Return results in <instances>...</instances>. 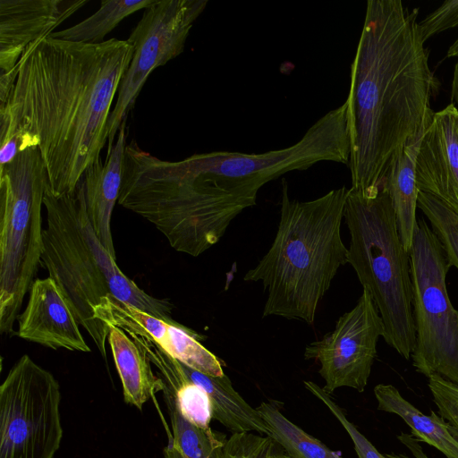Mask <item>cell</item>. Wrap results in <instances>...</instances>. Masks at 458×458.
<instances>
[{"label": "cell", "instance_id": "obj_1", "mask_svg": "<svg viewBox=\"0 0 458 458\" xmlns=\"http://www.w3.org/2000/svg\"><path fill=\"white\" fill-rule=\"evenodd\" d=\"M133 52L127 40L89 44L47 35L19 61L0 105V145L12 152L38 147L55 196L74 192L101 161L110 109Z\"/></svg>", "mask_w": 458, "mask_h": 458}, {"label": "cell", "instance_id": "obj_2", "mask_svg": "<svg viewBox=\"0 0 458 458\" xmlns=\"http://www.w3.org/2000/svg\"><path fill=\"white\" fill-rule=\"evenodd\" d=\"M419 9L369 0L351 65L348 103L352 187L377 191L396 155L422 133L438 82L418 31Z\"/></svg>", "mask_w": 458, "mask_h": 458}, {"label": "cell", "instance_id": "obj_3", "mask_svg": "<svg viewBox=\"0 0 458 458\" xmlns=\"http://www.w3.org/2000/svg\"><path fill=\"white\" fill-rule=\"evenodd\" d=\"M262 186L162 160L131 140L124 150L118 204L150 222L173 249L193 257L217 243L231 222L256 204Z\"/></svg>", "mask_w": 458, "mask_h": 458}, {"label": "cell", "instance_id": "obj_4", "mask_svg": "<svg viewBox=\"0 0 458 458\" xmlns=\"http://www.w3.org/2000/svg\"><path fill=\"white\" fill-rule=\"evenodd\" d=\"M349 189L343 186L309 201L292 199L282 180L280 219L268 251L243 276L267 293L262 317L276 316L313 325L318 304L348 249L341 224Z\"/></svg>", "mask_w": 458, "mask_h": 458}, {"label": "cell", "instance_id": "obj_5", "mask_svg": "<svg viewBox=\"0 0 458 458\" xmlns=\"http://www.w3.org/2000/svg\"><path fill=\"white\" fill-rule=\"evenodd\" d=\"M47 225L43 229L41 267L60 288L78 323L106 359L109 326L95 318L93 308L106 296L171 324L173 304L153 297L127 277L97 236L89 221L80 181L74 192L44 197Z\"/></svg>", "mask_w": 458, "mask_h": 458}, {"label": "cell", "instance_id": "obj_6", "mask_svg": "<svg viewBox=\"0 0 458 458\" xmlns=\"http://www.w3.org/2000/svg\"><path fill=\"white\" fill-rule=\"evenodd\" d=\"M344 218L351 236L347 263L382 318L384 340L409 360L416 344L411 260L386 187L372 192L349 189Z\"/></svg>", "mask_w": 458, "mask_h": 458}, {"label": "cell", "instance_id": "obj_7", "mask_svg": "<svg viewBox=\"0 0 458 458\" xmlns=\"http://www.w3.org/2000/svg\"><path fill=\"white\" fill-rule=\"evenodd\" d=\"M49 187L38 147L20 152L0 169V332L13 326L43 251L42 207Z\"/></svg>", "mask_w": 458, "mask_h": 458}, {"label": "cell", "instance_id": "obj_8", "mask_svg": "<svg viewBox=\"0 0 458 458\" xmlns=\"http://www.w3.org/2000/svg\"><path fill=\"white\" fill-rule=\"evenodd\" d=\"M409 255L416 332L412 365L427 377L438 374L458 385V310L445 283L450 266L424 219L417 221Z\"/></svg>", "mask_w": 458, "mask_h": 458}, {"label": "cell", "instance_id": "obj_9", "mask_svg": "<svg viewBox=\"0 0 458 458\" xmlns=\"http://www.w3.org/2000/svg\"><path fill=\"white\" fill-rule=\"evenodd\" d=\"M57 379L29 355L0 386V458H54L62 438Z\"/></svg>", "mask_w": 458, "mask_h": 458}, {"label": "cell", "instance_id": "obj_10", "mask_svg": "<svg viewBox=\"0 0 458 458\" xmlns=\"http://www.w3.org/2000/svg\"><path fill=\"white\" fill-rule=\"evenodd\" d=\"M351 154L348 103L329 111L293 146L260 154L216 151L184 159L193 170L264 185L285 173L306 170L316 163L349 164Z\"/></svg>", "mask_w": 458, "mask_h": 458}, {"label": "cell", "instance_id": "obj_11", "mask_svg": "<svg viewBox=\"0 0 458 458\" xmlns=\"http://www.w3.org/2000/svg\"><path fill=\"white\" fill-rule=\"evenodd\" d=\"M208 0H155L127 41L134 52L108 119V150L150 73L181 55L190 30Z\"/></svg>", "mask_w": 458, "mask_h": 458}, {"label": "cell", "instance_id": "obj_12", "mask_svg": "<svg viewBox=\"0 0 458 458\" xmlns=\"http://www.w3.org/2000/svg\"><path fill=\"white\" fill-rule=\"evenodd\" d=\"M382 318L363 288L356 305L341 316L333 331L308 344L305 360L319 362L318 373L332 394L340 387L363 392L367 386L377 355V344L384 336Z\"/></svg>", "mask_w": 458, "mask_h": 458}, {"label": "cell", "instance_id": "obj_13", "mask_svg": "<svg viewBox=\"0 0 458 458\" xmlns=\"http://www.w3.org/2000/svg\"><path fill=\"white\" fill-rule=\"evenodd\" d=\"M88 0H0V85L15 82L17 64L28 47L85 5Z\"/></svg>", "mask_w": 458, "mask_h": 458}, {"label": "cell", "instance_id": "obj_14", "mask_svg": "<svg viewBox=\"0 0 458 458\" xmlns=\"http://www.w3.org/2000/svg\"><path fill=\"white\" fill-rule=\"evenodd\" d=\"M96 319L123 329L125 333L151 337L166 353L203 374L223 377L219 359L204 347L199 335L180 324H171L109 295L93 308Z\"/></svg>", "mask_w": 458, "mask_h": 458}, {"label": "cell", "instance_id": "obj_15", "mask_svg": "<svg viewBox=\"0 0 458 458\" xmlns=\"http://www.w3.org/2000/svg\"><path fill=\"white\" fill-rule=\"evenodd\" d=\"M415 174L420 191L458 214V109L453 103L434 113L420 141Z\"/></svg>", "mask_w": 458, "mask_h": 458}, {"label": "cell", "instance_id": "obj_16", "mask_svg": "<svg viewBox=\"0 0 458 458\" xmlns=\"http://www.w3.org/2000/svg\"><path fill=\"white\" fill-rule=\"evenodd\" d=\"M29 301L18 316L16 335L27 341L57 350L89 352L69 303L51 278H37Z\"/></svg>", "mask_w": 458, "mask_h": 458}, {"label": "cell", "instance_id": "obj_17", "mask_svg": "<svg viewBox=\"0 0 458 458\" xmlns=\"http://www.w3.org/2000/svg\"><path fill=\"white\" fill-rule=\"evenodd\" d=\"M126 119L121 124L115 140L108 150L106 162L90 166L83 174L81 182L87 213L101 243L116 259L111 232L112 213L118 201L123 181Z\"/></svg>", "mask_w": 458, "mask_h": 458}, {"label": "cell", "instance_id": "obj_18", "mask_svg": "<svg viewBox=\"0 0 458 458\" xmlns=\"http://www.w3.org/2000/svg\"><path fill=\"white\" fill-rule=\"evenodd\" d=\"M108 344L123 386L125 403L141 410L164 381L157 376L144 351L123 329L109 326Z\"/></svg>", "mask_w": 458, "mask_h": 458}, {"label": "cell", "instance_id": "obj_19", "mask_svg": "<svg viewBox=\"0 0 458 458\" xmlns=\"http://www.w3.org/2000/svg\"><path fill=\"white\" fill-rule=\"evenodd\" d=\"M377 409L399 416L411 435L438 450L446 458H458V437L451 426L435 411L425 414L405 399L393 385L374 387Z\"/></svg>", "mask_w": 458, "mask_h": 458}, {"label": "cell", "instance_id": "obj_20", "mask_svg": "<svg viewBox=\"0 0 458 458\" xmlns=\"http://www.w3.org/2000/svg\"><path fill=\"white\" fill-rule=\"evenodd\" d=\"M424 131L396 155L382 183L391 197L401 242L408 251L417 225L416 208L420 191L416 182L415 164Z\"/></svg>", "mask_w": 458, "mask_h": 458}, {"label": "cell", "instance_id": "obj_21", "mask_svg": "<svg viewBox=\"0 0 458 458\" xmlns=\"http://www.w3.org/2000/svg\"><path fill=\"white\" fill-rule=\"evenodd\" d=\"M181 364L187 377L209 395L213 419L233 434L256 432L269 437V431L257 409L251 407L233 388L225 374L212 377Z\"/></svg>", "mask_w": 458, "mask_h": 458}, {"label": "cell", "instance_id": "obj_22", "mask_svg": "<svg viewBox=\"0 0 458 458\" xmlns=\"http://www.w3.org/2000/svg\"><path fill=\"white\" fill-rule=\"evenodd\" d=\"M256 409L269 431V437L291 458H344L288 420L276 402H262Z\"/></svg>", "mask_w": 458, "mask_h": 458}, {"label": "cell", "instance_id": "obj_23", "mask_svg": "<svg viewBox=\"0 0 458 458\" xmlns=\"http://www.w3.org/2000/svg\"><path fill=\"white\" fill-rule=\"evenodd\" d=\"M155 0H103L100 8L92 15L68 29L54 31L51 37L63 40L97 44L101 43L125 17L150 6Z\"/></svg>", "mask_w": 458, "mask_h": 458}, {"label": "cell", "instance_id": "obj_24", "mask_svg": "<svg viewBox=\"0 0 458 458\" xmlns=\"http://www.w3.org/2000/svg\"><path fill=\"white\" fill-rule=\"evenodd\" d=\"M162 392L172 426L169 441L186 458H215L226 438L210 428H201L186 420L178 409L172 389L165 382Z\"/></svg>", "mask_w": 458, "mask_h": 458}, {"label": "cell", "instance_id": "obj_25", "mask_svg": "<svg viewBox=\"0 0 458 458\" xmlns=\"http://www.w3.org/2000/svg\"><path fill=\"white\" fill-rule=\"evenodd\" d=\"M418 208L430 222L448 264L458 269V214L430 194L420 191Z\"/></svg>", "mask_w": 458, "mask_h": 458}, {"label": "cell", "instance_id": "obj_26", "mask_svg": "<svg viewBox=\"0 0 458 458\" xmlns=\"http://www.w3.org/2000/svg\"><path fill=\"white\" fill-rule=\"evenodd\" d=\"M303 384L305 388L311 394L326 405L346 430L353 443L358 458H386V455L379 453L372 443L348 420L342 408L335 402L329 394L310 380H305Z\"/></svg>", "mask_w": 458, "mask_h": 458}, {"label": "cell", "instance_id": "obj_27", "mask_svg": "<svg viewBox=\"0 0 458 458\" xmlns=\"http://www.w3.org/2000/svg\"><path fill=\"white\" fill-rule=\"evenodd\" d=\"M276 442L251 432L234 433L226 438L215 458H268Z\"/></svg>", "mask_w": 458, "mask_h": 458}, {"label": "cell", "instance_id": "obj_28", "mask_svg": "<svg viewBox=\"0 0 458 458\" xmlns=\"http://www.w3.org/2000/svg\"><path fill=\"white\" fill-rule=\"evenodd\" d=\"M428 388L439 415L458 434V385L438 374L428 377Z\"/></svg>", "mask_w": 458, "mask_h": 458}, {"label": "cell", "instance_id": "obj_29", "mask_svg": "<svg viewBox=\"0 0 458 458\" xmlns=\"http://www.w3.org/2000/svg\"><path fill=\"white\" fill-rule=\"evenodd\" d=\"M458 25V0H447L418 22V31L423 42L435 34Z\"/></svg>", "mask_w": 458, "mask_h": 458}, {"label": "cell", "instance_id": "obj_30", "mask_svg": "<svg viewBox=\"0 0 458 458\" xmlns=\"http://www.w3.org/2000/svg\"><path fill=\"white\" fill-rule=\"evenodd\" d=\"M397 439L410 451L412 457L403 454L389 453L385 454L386 458H429L414 436L402 432L397 436Z\"/></svg>", "mask_w": 458, "mask_h": 458}, {"label": "cell", "instance_id": "obj_31", "mask_svg": "<svg viewBox=\"0 0 458 458\" xmlns=\"http://www.w3.org/2000/svg\"><path fill=\"white\" fill-rule=\"evenodd\" d=\"M451 98L453 104L458 109V61L455 64L451 86Z\"/></svg>", "mask_w": 458, "mask_h": 458}, {"label": "cell", "instance_id": "obj_32", "mask_svg": "<svg viewBox=\"0 0 458 458\" xmlns=\"http://www.w3.org/2000/svg\"><path fill=\"white\" fill-rule=\"evenodd\" d=\"M165 458H186L173 444L168 441V445L164 449Z\"/></svg>", "mask_w": 458, "mask_h": 458}, {"label": "cell", "instance_id": "obj_33", "mask_svg": "<svg viewBox=\"0 0 458 458\" xmlns=\"http://www.w3.org/2000/svg\"><path fill=\"white\" fill-rule=\"evenodd\" d=\"M447 57L458 58V38L453 43L447 51Z\"/></svg>", "mask_w": 458, "mask_h": 458}, {"label": "cell", "instance_id": "obj_34", "mask_svg": "<svg viewBox=\"0 0 458 458\" xmlns=\"http://www.w3.org/2000/svg\"><path fill=\"white\" fill-rule=\"evenodd\" d=\"M268 458H291L285 452H279L276 450V445L270 452Z\"/></svg>", "mask_w": 458, "mask_h": 458}]
</instances>
